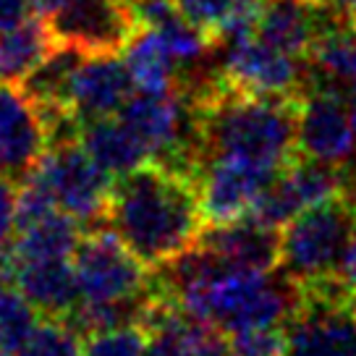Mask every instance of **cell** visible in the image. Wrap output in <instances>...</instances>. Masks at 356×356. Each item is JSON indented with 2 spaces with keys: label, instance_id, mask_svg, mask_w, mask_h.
<instances>
[{
  "label": "cell",
  "instance_id": "obj_1",
  "mask_svg": "<svg viewBox=\"0 0 356 356\" xmlns=\"http://www.w3.org/2000/svg\"><path fill=\"white\" fill-rule=\"evenodd\" d=\"M204 160H241L283 170L299 155V100L234 89L220 66L189 84Z\"/></svg>",
  "mask_w": 356,
  "mask_h": 356
},
{
  "label": "cell",
  "instance_id": "obj_2",
  "mask_svg": "<svg viewBox=\"0 0 356 356\" xmlns=\"http://www.w3.org/2000/svg\"><path fill=\"white\" fill-rule=\"evenodd\" d=\"M108 225L149 270L197 246L204 212L197 178L147 160L113 181Z\"/></svg>",
  "mask_w": 356,
  "mask_h": 356
},
{
  "label": "cell",
  "instance_id": "obj_3",
  "mask_svg": "<svg viewBox=\"0 0 356 356\" xmlns=\"http://www.w3.org/2000/svg\"><path fill=\"white\" fill-rule=\"evenodd\" d=\"M299 293V283H293L283 273L275 275V270H231L178 291L173 304L194 314L197 320L220 327L222 333H236L246 327L283 325L296 307Z\"/></svg>",
  "mask_w": 356,
  "mask_h": 356
},
{
  "label": "cell",
  "instance_id": "obj_4",
  "mask_svg": "<svg viewBox=\"0 0 356 356\" xmlns=\"http://www.w3.org/2000/svg\"><path fill=\"white\" fill-rule=\"evenodd\" d=\"M356 234V191L317 202L280 231V273L293 283L343 275V262Z\"/></svg>",
  "mask_w": 356,
  "mask_h": 356
},
{
  "label": "cell",
  "instance_id": "obj_5",
  "mask_svg": "<svg viewBox=\"0 0 356 356\" xmlns=\"http://www.w3.org/2000/svg\"><path fill=\"white\" fill-rule=\"evenodd\" d=\"M299 301L286 317V356H356L354 286L330 275L299 286Z\"/></svg>",
  "mask_w": 356,
  "mask_h": 356
},
{
  "label": "cell",
  "instance_id": "obj_6",
  "mask_svg": "<svg viewBox=\"0 0 356 356\" xmlns=\"http://www.w3.org/2000/svg\"><path fill=\"white\" fill-rule=\"evenodd\" d=\"M81 301L142 299L152 289V270L134 254L111 225L84 228L71 254Z\"/></svg>",
  "mask_w": 356,
  "mask_h": 356
},
{
  "label": "cell",
  "instance_id": "obj_7",
  "mask_svg": "<svg viewBox=\"0 0 356 356\" xmlns=\"http://www.w3.org/2000/svg\"><path fill=\"white\" fill-rule=\"evenodd\" d=\"M34 173L47 184L58 207L74 215L84 228L108 225V207L115 178L89 157L79 139L47 147Z\"/></svg>",
  "mask_w": 356,
  "mask_h": 356
},
{
  "label": "cell",
  "instance_id": "obj_8",
  "mask_svg": "<svg viewBox=\"0 0 356 356\" xmlns=\"http://www.w3.org/2000/svg\"><path fill=\"white\" fill-rule=\"evenodd\" d=\"M220 71L225 81L238 92L259 97L301 100L317 81V74L307 58H296L262 42L259 37H244L225 44Z\"/></svg>",
  "mask_w": 356,
  "mask_h": 356
},
{
  "label": "cell",
  "instance_id": "obj_9",
  "mask_svg": "<svg viewBox=\"0 0 356 356\" xmlns=\"http://www.w3.org/2000/svg\"><path fill=\"white\" fill-rule=\"evenodd\" d=\"M346 191H356L354 168L330 165V163L299 152L275 176V181L259 194V200L254 202L249 215L265 225L283 228L307 207L338 197V194H346Z\"/></svg>",
  "mask_w": 356,
  "mask_h": 356
},
{
  "label": "cell",
  "instance_id": "obj_10",
  "mask_svg": "<svg viewBox=\"0 0 356 356\" xmlns=\"http://www.w3.org/2000/svg\"><path fill=\"white\" fill-rule=\"evenodd\" d=\"M299 152L330 165H351L356 155V129L341 87L317 76L299 100Z\"/></svg>",
  "mask_w": 356,
  "mask_h": 356
},
{
  "label": "cell",
  "instance_id": "obj_11",
  "mask_svg": "<svg viewBox=\"0 0 356 356\" xmlns=\"http://www.w3.org/2000/svg\"><path fill=\"white\" fill-rule=\"evenodd\" d=\"M44 19L58 42L74 44L87 56H121L139 29L129 0H81Z\"/></svg>",
  "mask_w": 356,
  "mask_h": 356
},
{
  "label": "cell",
  "instance_id": "obj_12",
  "mask_svg": "<svg viewBox=\"0 0 356 356\" xmlns=\"http://www.w3.org/2000/svg\"><path fill=\"white\" fill-rule=\"evenodd\" d=\"M280 170L241 160H204L200 168V202L207 225L234 222L249 215L259 194L275 181Z\"/></svg>",
  "mask_w": 356,
  "mask_h": 356
},
{
  "label": "cell",
  "instance_id": "obj_13",
  "mask_svg": "<svg viewBox=\"0 0 356 356\" xmlns=\"http://www.w3.org/2000/svg\"><path fill=\"white\" fill-rule=\"evenodd\" d=\"M50 147L40 105L22 84L0 81V170L16 181L32 173Z\"/></svg>",
  "mask_w": 356,
  "mask_h": 356
},
{
  "label": "cell",
  "instance_id": "obj_14",
  "mask_svg": "<svg viewBox=\"0 0 356 356\" xmlns=\"http://www.w3.org/2000/svg\"><path fill=\"white\" fill-rule=\"evenodd\" d=\"M145 327L149 330L147 356H231L228 333L197 320L178 304L157 296L152 289L145 312Z\"/></svg>",
  "mask_w": 356,
  "mask_h": 356
},
{
  "label": "cell",
  "instance_id": "obj_15",
  "mask_svg": "<svg viewBox=\"0 0 356 356\" xmlns=\"http://www.w3.org/2000/svg\"><path fill=\"white\" fill-rule=\"evenodd\" d=\"M228 270L273 273L280 267V228L265 225L252 215L234 222L204 225L200 241Z\"/></svg>",
  "mask_w": 356,
  "mask_h": 356
},
{
  "label": "cell",
  "instance_id": "obj_16",
  "mask_svg": "<svg viewBox=\"0 0 356 356\" xmlns=\"http://www.w3.org/2000/svg\"><path fill=\"white\" fill-rule=\"evenodd\" d=\"M134 79L126 60L118 56H84L74 71L68 105L81 123L118 115L131 97Z\"/></svg>",
  "mask_w": 356,
  "mask_h": 356
},
{
  "label": "cell",
  "instance_id": "obj_17",
  "mask_svg": "<svg viewBox=\"0 0 356 356\" xmlns=\"http://www.w3.org/2000/svg\"><path fill=\"white\" fill-rule=\"evenodd\" d=\"M11 283L22 291L24 299L40 312V317H50V320H60V323L81 301L71 257L22 259V262L11 259Z\"/></svg>",
  "mask_w": 356,
  "mask_h": 356
},
{
  "label": "cell",
  "instance_id": "obj_18",
  "mask_svg": "<svg viewBox=\"0 0 356 356\" xmlns=\"http://www.w3.org/2000/svg\"><path fill=\"white\" fill-rule=\"evenodd\" d=\"M325 13L327 8L312 0H262L254 37L291 56L309 58Z\"/></svg>",
  "mask_w": 356,
  "mask_h": 356
},
{
  "label": "cell",
  "instance_id": "obj_19",
  "mask_svg": "<svg viewBox=\"0 0 356 356\" xmlns=\"http://www.w3.org/2000/svg\"><path fill=\"white\" fill-rule=\"evenodd\" d=\"M79 142L89 152V157L113 178L126 176L149 160V152L142 145V139L118 115L81 123Z\"/></svg>",
  "mask_w": 356,
  "mask_h": 356
},
{
  "label": "cell",
  "instance_id": "obj_20",
  "mask_svg": "<svg viewBox=\"0 0 356 356\" xmlns=\"http://www.w3.org/2000/svg\"><path fill=\"white\" fill-rule=\"evenodd\" d=\"M307 60L327 84H356V19L333 11L325 13Z\"/></svg>",
  "mask_w": 356,
  "mask_h": 356
},
{
  "label": "cell",
  "instance_id": "obj_21",
  "mask_svg": "<svg viewBox=\"0 0 356 356\" xmlns=\"http://www.w3.org/2000/svg\"><path fill=\"white\" fill-rule=\"evenodd\" d=\"M58 44L42 13L29 16L11 32L0 34V81L22 84Z\"/></svg>",
  "mask_w": 356,
  "mask_h": 356
},
{
  "label": "cell",
  "instance_id": "obj_22",
  "mask_svg": "<svg viewBox=\"0 0 356 356\" xmlns=\"http://www.w3.org/2000/svg\"><path fill=\"white\" fill-rule=\"evenodd\" d=\"M121 56L131 71L134 89H147V92L178 89L181 71L160 32L149 26H139L129 44L123 47Z\"/></svg>",
  "mask_w": 356,
  "mask_h": 356
},
{
  "label": "cell",
  "instance_id": "obj_23",
  "mask_svg": "<svg viewBox=\"0 0 356 356\" xmlns=\"http://www.w3.org/2000/svg\"><path fill=\"white\" fill-rule=\"evenodd\" d=\"M84 225L63 210L42 218L29 228L16 234L11 246V259H53V257H71L81 238Z\"/></svg>",
  "mask_w": 356,
  "mask_h": 356
},
{
  "label": "cell",
  "instance_id": "obj_24",
  "mask_svg": "<svg viewBox=\"0 0 356 356\" xmlns=\"http://www.w3.org/2000/svg\"><path fill=\"white\" fill-rule=\"evenodd\" d=\"M40 323V312L13 283L0 289V356H19Z\"/></svg>",
  "mask_w": 356,
  "mask_h": 356
},
{
  "label": "cell",
  "instance_id": "obj_25",
  "mask_svg": "<svg viewBox=\"0 0 356 356\" xmlns=\"http://www.w3.org/2000/svg\"><path fill=\"white\" fill-rule=\"evenodd\" d=\"M149 330L142 323L118 325L84 338V356H147Z\"/></svg>",
  "mask_w": 356,
  "mask_h": 356
},
{
  "label": "cell",
  "instance_id": "obj_26",
  "mask_svg": "<svg viewBox=\"0 0 356 356\" xmlns=\"http://www.w3.org/2000/svg\"><path fill=\"white\" fill-rule=\"evenodd\" d=\"M19 356H84V341L66 323L40 317Z\"/></svg>",
  "mask_w": 356,
  "mask_h": 356
},
{
  "label": "cell",
  "instance_id": "obj_27",
  "mask_svg": "<svg viewBox=\"0 0 356 356\" xmlns=\"http://www.w3.org/2000/svg\"><path fill=\"white\" fill-rule=\"evenodd\" d=\"M231 356H286V330L283 325L246 327L228 333Z\"/></svg>",
  "mask_w": 356,
  "mask_h": 356
},
{
  "label": "cell",
  "instance_id": "obj_28",
  "mask_svg": "<svg viewBox=\"0 0 356 356\" xmlns=\"http://www.w3.org/2000/svg\"><path fill=\"white\" fill-rule=\"evenodd\" d=\"M22 181L0 170V254H8L16 238V210H19Z\"/></svg>",
  "mask_w": 356,
  "mask_h": 356
},
{
  "label": "cell",
  "instance_id": "obj_29",
  "mask_svg": "<svg viewBox=\"0 0 356 356\" xmlns=\"http://www.w3.org/2000/svg\"><path fill=\"white\" fill-rule=\"evenodd\" d=\"M178 8L184 11V16L194 22L200 29L212 37V42H215V32H218V26L222 24V19L231 13L238 0H176Z\"/></svg>",
  "mask_w": 356,
  "mask_h": 356
},
{
  "label": "cell",
  "instance_id": "obj_30",
  "mask_svg": "<svg viewBox=\"0 0 356 356\" xmlns=\"http://www.w3.org/2000/svg\"><path fill=\"white\" fill-rule=\"evenodd\" d=\"M37 11L34 0H0V34L11 32Z\"/></svg>",
  "mask_w": 356,
  "mask_h": 356
},
{
  "label": "cell",
  "instance_id": "obj_31",
  "mask_svg": "<svg viewBox=\"0 0 356 356\" xmlns=\"http://www.w3.org/2000/svg\"><path fill=\"white\" fill-rule=\"evenodd\" d=\"M312 3L333 13H341V16H348V19H356V0H312Z\"/></svg>",
  "mask_w": 356,
  "mask_h": 356
},
{
  "label": "cell",
  "instance_id": "obj_32",
  "mask_svg": "<svg viewBox=\"0 0 356 356\" xmlns=\"http://www.w3.org/2000/svg\"><path fill=\"white\" fill-rule=\"evenodd\" d=\"M81 0H34V6H37V11L42 13V16H53V13L63 11L68 6H76Z\"/></svg>",
  "mask_w": 356,
  "mask_h": 356
},
{
  "label": "cell",
  "instance_id": "obj_33",
  "mask_svg": "<svg viewBox=\"0 0 356 356\" xmlns=\"http://www.w3.org/2000/svg\"><path fill=\"white\" fill-rule=\"evenodd\" d=\"M343 275L346 280L356 286V234H354V241L348 246V254H346V262H343Z\"/></svg>",
  "mask_w": 356,
  "mask_h": 356
},
{
  "label": "cell",
  "instance_id": "obj_34",
  "mask_svg": "<svg viewBox=\"0 0 356 356\" xmlns=\"http://www.w3.org/2000/svg\"><path fill=\"white\" fill-rule=\"evenodd\" d=\"M346 105H348V115H351V123H354V129H356V84H351V89H348Z\"/></svg>",
  "mask_w": 356,
  "mask_h": 356
},
{
  "label": "cell",
  "instance_id": "obj_35",
  "mask_svg": "<svg viewBox=\"0 0 356 356\" xmlns=\"http://www.w3.org/2000/svg\"><path fill=\"white\" fill-rule=\"evenodd\" d=\"M351 312H354V317H356V286H354V291H351Z\"/></svg>",
  "mask_w": 356,
  "mask_h": 356
}]
</instances>
